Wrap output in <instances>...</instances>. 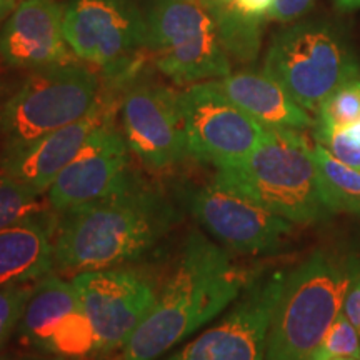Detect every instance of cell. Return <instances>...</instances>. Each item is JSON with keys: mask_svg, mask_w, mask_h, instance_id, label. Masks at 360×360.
<instances>
[{"mask_svg": "<svg viewBox=\"0 0 360 360\" xmlns=\"http://www.w3.org/2000/svg\"><path fill=\"white\" fill-rule=\"evenodd\" d=\"M57 215L56 269L65 274L137 262L174 231L180 219L167 193L139 177L109 197Z\"/></svg>", "mask_w": 360, "mask_h": 360, "instance_id": "obj_1", "label": "cell"}, {"mask_svg": "<svg viewBox=\"0 0 360 360\" xmlns=\"http://www.w3.org/2000/svg\"><path fill=\"white\" fill-rule=\"evenodd\" d=\"M250 272L199 231L184 240L172 272L157 290L146 321L122 347L120 360H157L236 302Z\"/></svg>", "mask_w": 360, "mask_h": 360, "instance_id": "obj_2", "label": "cell"}, {"mask_svg": "<svg viewBox=\"0 0 360 360\" xmlns=\"http://www.w3.org/2000/svg\"><path fill=\"white\" fill-rule=\"evenodd\" d=\"M359 276L360 255L345 247L315 249L290 269L270 322L264 360L312 357Z\"/></svg>", "mask_w": 360, "mask_h": 360, "instance_id": "obj_3", "label": "cell"}, {"mask_svg": "<svg viewBox=\"0 0 360 360\" xmlns=\"http://www.w3.org/2000/svg\"><path fill=\"white\" fill-rule=\"evenodd\" d=\"M214 175L295 225H312L332 215L312 146L299 130L267 127L262 142L245 159L215 169Z\"/></svg>", "mask_w": 360, "mask_h": 360, "instance_id": "obj_4", "label": "cell"}, {"mask_svg": "<svg viewBox=\"0 0 360 360\" xmlns=\"http://www.w3.org/2000/svg\"><path fill=\"white\" fill-rule=\"evenodd\" d=\"M264 70L310 114L337 89L360 75L359 58L349 44L319 22H302L274 35Z\"/></svg>", "mask_w": 360, "mask_h": 360, "instance_id": "obj_5", "label": "cell"}, {"mask_svg": "<svg viewBox=\"0 0 360 360\" xmlns=\"http://www.w3.org/2000/svg\"><path fill=\"white\" fill-rule=\"evenodd\" d=\"M147 52L157 70L177 85L217 80L232 72L205 0H155L147 13Z\"/></svg>", "mask_w": 360, "mask_h": 360, "instance_id": "obj_6", "label": "cell"}, {"mask_svg": "<svg viewBox=\"0 0 360 360\" xmlns=\"http://www.w3.org/2000/svg\"><path fill=\"white\" fill-rule=\"evenodd\" d=\"M98 98V75L75 60L30 70L0 107L4 148L77 122L94 109Z\"/></svg>", "mask_w": 360, "mask_h": 360, "instance_id": "obj_7", "label": "cell"}, {"mask_svg": "<svg viewBox=\"0 0 360 360\" xmlns=\"http://www.w3.org/2000/svg\"><path fill=\"white\" fill-rule=\"evenodd\" d=\"M64 35L75 57L127 84L147 52V17L132 0H69Z\"/></svg>", "mask_w": 360, "mask_h": 360, "instance_id": "obj_8", "label": "cell"}, {"mask_svg": "<svg viewBox=\"0 0 360 360\" xmlns=\"http://www.w3.org/2000/svg\"><path fill=\"white\" fill-rule=\"evenodd\" d=\"M180 205L225 249L238 254H272L294 233V225L237 187L215 177L179 187Z\"/></svg>", "mask_w": 360, "mask_h": 360, "instance_id": "obj_9", "label": "cell"}, {"mask_svg": "<svg viewBox=\"0 0 360 360\" xmlns=\"http://www.w3.org/2000/svg\"><path fill=\"white\" fill-rule=\"evenodd\" d=\"M179 101L188 157L215 169L245 159L267 132L214 80L187 85L179 92Z\"/></svg>", "mask_w": 360, "mask_h": 360, "instance_id": "obj_10", "label": "cell"}, {"mask_svg": "<svg viewBox=\"0 0 360 360\" xmlns=\"http://www.w3.org/2000/svg\"><path fill=\"white\" fill-rule=\"evenodd\" d=\"M289 270L257 276L222 321L164 360H264L270 322Z\"/></svg>", "mask_w": 360, "mask_h": 360, "instance_id": "obj_11", "label": "cell"}, {"mask_svg": "<svg viewBox=\"0 0 360 360\" xmlns=\"http://www.w3.org/2000/svg\"><path fill=\"white\" fill-rule=\"evenodd\" d=\"M120 119L130 152L152 172H165L188 157L179 92L174 89L130 79L124 89Z\"/></svg>", "mask_w": 360, "mask_h": 360, "instance_id": "obj_12", "label": "cell"}, {"mask_svg": "<svg viewBox=\"0 0 360 360\" xmlns=\"http://www.w3.org/2000/svg\"><path fill=\"white\" fill-rule=\"evenodd\" d=\"M72 282L96 332L97 354L124 347L150 314L159 290L147 274L122 267L75 274Z\"/></svg>", "mask_w": 360, "mask_h": 360, "instance_id": "obj_13", "label": "cell"}, {"mask_svg": "<svg viewBox=\"0 0 360 360\" xmlns=\"http://www.w3.org/2000/svg\"><path fill=\"white\" fill-rule=\"evenodd\" d=\"M15 332L25 347L62 360L97 354L96 332L77 287L52 274L34 285Z\"/></svg>", "mask_w": 360, "mask_h": 360, "instance_id": "obj_14", "label": "cell"}, {"mask_svg": "<svg viewBox=\"0 0 360 360\" xmlns=\"http://www.w3.org/2000/svg\"><path fill=\"white\" fill-rule=\"evenodd\" d=\"M129 152L127 141L115 129L112 117L103 120L49 187L47 202L53 212L92 204L127 186L134 179Z\"/></svg>", "mask_w": 360, "mask_h": 360, "instance_id": "obj_15", "label": "cell"}, {"mask_svg": "<svg viewBox=\"0 0 360 360\" xmlns=\"http://www.w3.org/2000/svg\"><path fill=\"white\" fill-rule=\"evenodd\" d=\"M109 117H112V107L101 96L94 109L77 122L20 146L4 148L0 172L35 195H44L57 175L77 155L90 134Z\"/></svg>", "mask_w": 360, "mask_h": 360, "instance_id": "obj_16", "label": "cell"}, {"mask_svg": "<svg viewBox=\"0 0 360 360\" xmlns=\"http://www.w3.org/2000/svg\"><path fill=\"white\" fill-rule=\"evenodd\" d=\"M65 6L58 0H22L0 30V60L35 70L74 62L64 35Z\"/></svg>", "mask_w": 360, "mask_h": 360, "instance_id": "obj_17", "label": "cell"}, {"mask_svg": "<svg viewBox=\"0 0 360 360\" xmlns=\"http://www.w3.org/2000/svg\"><path fill=\"white\" fill-rule=\"evenodd\" d=\"M53 210L29 215L0 229V287L42 281L56 269Z\"/></svg>", "mask_w": 360, "mask_h": 360, "instance_id": "obj_18", "label": "cell"}, {"mask_svg": "<svg viewBox=\"0 0 360 360\" xmlns=\"http://www.w3.org/2000/svg\"><path fill=\"white\" fill-rule=\"evenodd\" d=\"M214 82L233 103H237L264 127L302 132L315 125L312 114L300 107L290 94L265 70L231 72Z\"/></svg>", "mask_w": 360, "mask_h": 360, "instance_id": "obj_19", "label": "cell"}, {"mask_svg": "<svg viewBox=\"0 0 360 360\" xmlns=\"http://www.w3.org/2000/svg\"><path fill=\"white\" fill-rule=\"evenodd\" d=\"M312 157L332 215L349 214L360 219V170L342 164L319 142L312 146Z\"/></svg>", "mask_w": 360, "mask_h": 360, "instance_id": "obj_20", "label": "cell"}, {"mask_svg": "<svg viewBox=\"0 0 360 360\" xmlns=\"http://www.w3.org/2000/svg\"><path fill=\"white\" fill-rule=\"evenodd\" d=\"M217 22L220 39L229 57L242 64L254 62L262 42V19H252L238 12L232 4L205 0Z\"/></svg>", "mask_w": 360, "mask_h": 360, "instance_id": "obj_21", "label": "cell"}, {"mask_svg": "<svg viewBox=\"0 0 360 360\" xmlns=\"http://www.w3.org/2000/svg\"><path fill=\"white\" fill-rule=\"evenodd\" d=\"M314 130H340L360 120V75L337 89L317 110Z\"/></svg>", "mask_w": 360, "mask_h": 360, "instance_id": "obj_22", "label": "cell"}, {"mask_svg": "<svg viewBox=\"0 0 360 360\" xmlns=\"http://www.w3.org/2000/svg\"><path fill=\"white\" fill-rule=\"evenodd\" d=\"M52 210L42 195H35L0 172V229L29 215Z\"/></svg>", "mask_w": 360, "mask_h": 360, "instance_id": "obj_23", "label": "cell"}, {"mask_svg": "<svg viewBox=\"0 0 360 360\" xmlns=\"http://www.w3.org/2000/svg\"><path fill=\"white\" fill-rule=\"evenodd\" d=\"M360 360V337L347 315L340 312L309 360Z\"/></svg>", "mask_w": 360, "mask_h": 360, "instance_id": "obj_24", "label": "cell"}, {"mask_svg": "<svg viewBox=\"0 0 360 360\" xmlns=\"http://www.w3.org/2000/svg\"><path fill=\"white\" fill-rule=\"evenodd\" d=\"M314 137L342 164L360 170V120L340 130H314Z\"/></svg>", "mask_w": 360, "mask_h": 360, "instance_id": "obj_25", "label": "cell"}, {"mask_svg": "<svg viewBox=\"0 0 360 360\" xmlns=\"http://www.w3.org/2000/svg\"><path fill=\"white\" fill-rule=\"evenodd\" d=\"M34 292V285L0 287V349L17 330L25 305Z\"/></svg>", "mask_w": 360, "mask_h": 360, "instance_id": "obj_26", "label": "cell"}, {"mask_svg": "<svg viewBox=\"0 0 360 360\" xmlns=\"http://www.w3.org/2000/svg\"><path fill=\"white\" fill-rule=\"evenodd\" d=\"M315 0H274V6L270 8V20L290 22L300 17L310 8Z\"/></svg>", "mask_w": 360, "mask_h": 360, "instance_id": "obj_27", "label": "cell"}, {"mask_svg": "<svg viewBox=\"0 0 360 360\" xmlns=\"http://www.w3.org/2000/svg\"><path fill=\"white\" fill-rule=\"evenodd\" d=\"M342 312L347 315L350 323L355 327L360 337V276L349 287L347 295L344 299V305H342Z\"/></svg>", "mask_w": 360, "mask_h": 360, "instance_id": "obj_28", "label": "cell"}, {"mask_svg": "<svg viewBox=\"0 0 360 360\" xmlns=\"http://www.w3.org/2000/svg\"><path fill=\"white\" fill-rule=\"evenodd\" d=\"M229 4H232L238 12H242L247 17L265 20L274 6V0H232Z\"/></svg>", "mask_w": 360, "mask_h": 360, "instance_id": "obj_29", "label": "cell"}, {"mask_svg": "<svg viewBox=\"0 0 360 360\" xmlns=\"http://www.w3.org/2000/svg\"><path fill=\"white\" fill-rule=\"evenodd\" d=\"M0 360H62L40 352H2Z\"/></svg>", "mask_w": 360, "mask_h": 360, "instance_id": "obj_30", "label": "cell"}, {"mask_svg": "<svg viewBox=\"0 0 360 360\" xmlns=\"http://www.w3.org/2000/svg\"><path fill=\"white\" fill-rule=\"evenodd\" d=\"M17 0H0V22H4L17 7Z\"/></svg>", "mask_w": 360, "mask_h": 360, "instance_id": "obj_31", "label": "cell"}, {"mask_svg": "<svg viewBox=\"0 0 360 360\" xmlns=\"http://www.w3.org/2000/svg\"><path fill=\"white\" fill-rule=\"evenodd\" d=\"M334 2L342 8H357V7H360V0H334Z\"/></svg>", "mask_w": 360, "mask_h": 360, "instance_id": "obj_32", "label": "cell"}, {"mask_svg": "<svg viewBox=\"0 0 360 360\" xmlns=\"http://www.w3.org/2000/svg\"><path fill=\"white\" fill-rule=\"evenodd\" d=\"M215 2H224V4H229V2H232V0H215Z\"/></svg>", "mask_w": 360, "mask_h": 360, "instance_id": "obj_33", "label": "cell"}, {"mask_svg": "<svg viewBox=\"0 0 360 360\" xmlns=\"http://www.w3.org/2000/svg\"><path fill=\"white\" fill-rule=\"evenodd\" d=\"M335 360H354V359H335Z\"/></svg>", "mask_w": 360, "mask_h": 360, "instance_id": "obj_34", "label": "cell"}]
</instances>
